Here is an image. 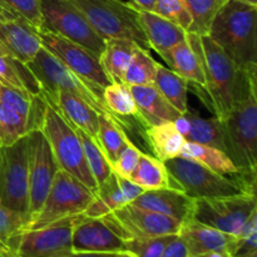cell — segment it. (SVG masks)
Returning a JSON list of instances; mask_svg holds the SVG:
<instances>
[{"label":"cell","mask_w":257,"mask_h":257,"mask_svg":"<svg viewBox=\"0 0 257 257\" xmlns=\"http://www.w3.org/2000/svg\"><path fill=\"white\" fill-rule=\"evenodd\" d=\"M186 39L197 54L205 74V90L210 95L215 117L225 120L231 110L256 94V70L238 67L208 35L187 33Z\"/></svg>","instance_id":"cell-1"},{"label":"cell","mask_w":257,"mask_h":257,"mask_svg":"<svg viewBox=\"0 0 257 257\" xmlns=\"http://www.w3.org/2000/svg\"><path fill=\"white\" fill-rule=\"evenodd\" d=\"M257 7L227 0L216 14L208 37L231 60L246 70L257 69Z\"/></svg>","instance_id":"cell-2"},{"label":"cell","mask_w":257,"mask_h":257,"mask_svg":"<svg viewBox=\"0 0 257 257\" xmlns=\"http://www.w3.org/2000/svg\"><path fill=\"white\" fill-rule=\"evenodd\" d=\"M27 65L39 82L42 94L53 95L59 89L68 90L84 100L98 114L109 118L130 138L131 133L133 132V123L128 119L117 117L110 112L103 99L102 88L82 79L43 47L38 50L34 58L27 63Z\"/></svg>","instance_id":"cell-3"},{"label":"cell","mask_w":257,"mask_h":257,"mask_svg":"<svg viewBox=\"0 0 257 257\" xmlns=\"http://www.w3.org/2000/svg\"><path fill=\"white\" fill-rule=\"evenodd\" d=\"M166 168L177 183L178 190L191 198H218L236 195H256V173L241 172L225 176L206 166L178 156L166 161Z\"/></svg>","instance_id":"cell-4"},{"label":"cell","mask_w":257,"mask_h":257,"mask_svg":"<svg viewBox=\"0 0 257 257\" xmlns=\"http://www.w3.org/2000/svg\"><path fill=\"white\" fill-rule=\"evenodd\" d=\"M83 13L93 29L104 40L123 38L151 52L138 10L123 0H69Z\"/></svg>","instance_id":"cell-5"},{"label":"cell","mask_w":257,"mask_h":257,"mask_svg":"<svg viewBox=\"0 0 257 257\" xmlns=\"http://www.w3.org/2000/svg\"><path fill=\"white\" fill-rule=\"evenodd\" d=\"M42 131L49 142L58 167L64 170L65 172L84 183L90 191L95 192L97 182L90 173L82 145L74 128L48 102Z\"/></svg>","instance_id":"cell-6"},{"label":"cell","mask_w":257,"mask_h":257,"mask_svg":"<svg viewBox=\"0 0 257 257\" xmlns=\"http://www.w3.org/2000/svg\"><path fill=\"white\" fill-rule=\"evenodd\" d=\"M257 95L236 105L222 120L225 152L240 171L255 172L257 167Z\"/></svg>","instance_id":"cell-7"},{"label":"cell","mask_w":257,"mask_h":257,"mask_svg":"<svg viewBox=\"0 0 257 257\" xmlns=\"http://www.w3.org/2000/svg\"><path fill=\"white\" fill-rule=\"evenodd\" d=\"M94 198V192L64 170H58L40 210L32 217L28 230H37L65 217L80 215Z\"/></svg>","instance_id":"cell-8"},{"label":"cell","mask_w":257,"mask_h":257,"mask_svg":"<svg viewBox=\"0 0 257 257\" xmlns=\"http://www.w3.org/2000/svg\"><path fill=\"white\" fill-rule=\"evenodd\" d=\"M42 29L82 45L98 58L104 50L105 40L69 0H42Z\"/></svg>","instance_id":"cell-9"},{"label":"cell","mask_w":257,"mask_h":257,"mask_svg":"<svg viewBox=\"0 0 257 257\" xmlns=\"http://www.w3.org/2000/svg\"><path fill=\"white\" fill-rule=\"evenodd\" d=\"M100 218L118 237L125 242L177 235L182 225L178 220L138 207L132 203L112 211Z\"/></svg>","instance_id":"cell-10"},{"label":"cell","mask_w":257,"mask_h":257,"mask_svg":"<svg viewBox=\"0 0 257 257\" xmlns=\"http://www.w3.org/2000/svg\"><path fill=\"white\" fill-rule=\"evenodd\" d=\"M256 208V195H236L195 200L192 220L237 236Z\"/></svg>","instance_id":"cell-11"},{"label":"cell","mask_w":257,"mask_h":257,"mask_svg":"<svg viewBox=\"0 0 257 257\" xmlns=\"http://www.w3.org/2000/svg\"><path fill=\"white\" fill-rule=\"evenodd\" d=\"M0 202L14 211L29 213L27 136L0 147Z\"/></svg>","instance_id":"cell-12"},{"label":"cell","mask_w":257,"mask_h":257,"mask_svg":"<svg viewBox=\"0 0 257 257\" xmlns=\"http://www.w3.org/2000/svg\"><path fill=\"white\" fill-rule=\"evenodd\" d=\"M27 157L29 188L28 212L33 217L45 201L59 167L42 130H34L27 135Z\"/></svg>","instance_id":"cell-13"},{"label":"cell","mask_w":257,"mask_h":257,"mask_svg":"<svg viewBox=\"0 0 257 257\" xmlns=\"http://www.w3.org/2000/svg\"><path fill=\"white\" fill-rule=\"evenodd\" d=\"M73 217H65L54 223L27 230L10 243L14 257H67L72 252Z\"/></svg>","instance_id":"cell-14"},{"label":"cell","mask_w":257,"mask_h":257,"mask_svg":"<svg viewBox=\"0 0 257 257\" xmlns=\"http://www.w3.org/2000/svg\"><path fill=\"white\" fill-rule=\"evenodd\" d=\"M38 33H39L42 47L47 49L50 54L54 55L68 69L79 75L82 79L102 89L113 83L110 78L105 74L99 58L92 52L49 30L42 29Z\"/></svg>","instance_id":"cell-15"},{"label":"cell","mask_w":257,"mask_h":257,"mask_svg":"<svg viewBox=\"0 0 257 257\" xmlns=\"http://www.w3.org/2000/svg\"><path fill=\"white\" fill-rule=\"evenodd\" d=\"M73 252H123L127 243L118 237L100 217L74 216L72 225Z\"/></svg>","instance_id":"cell-16"},{"label":"cell","mask_w":257,"mask_h":257,"mask_svg":"<svg viewBox=\"0 0 257 257\" xmlns=\"http://www.w3.org/2000/svg\"><path fill=\"white\" fill-rule=\"evenodd\" d=\"M177 235L185 243L188 257L222 251L232 253L237 241L236 236L228 235L195 220L183 222Z\"/></svg>","instance_id":"cell-17"},{"label":"cell","mask_w":257,"mask_h":257,"mask_svg":"<svg viewBox=\"0 0 257 257\" xmlns=\"http://www.w3.org/2000/svg\"><path fill=\"white\" fill-rule=\"evenodd\" d=\"M132 205L168 216L183 223L192 220L195 198H191L180 190L161 188L143 191L142 195L138 196Z\"/></svg>","instance_id":"cell-18"},{"label":"cell","mask_w":257,"mask_h":257,"mask_svg":"<svg viewBox=\"0 0 257 257\" xmlns=\"http://www.w3.org/2000/svg\"><path fill=\"white\" fill-rule=\"evenodd\" d=\"M138 19L151 49L168 63L171 49L186 39L187 32L153 12L138 10Z\"/></svg>","instance_id":"cell-19"},{"label":"cell","mask_w":257,"mask_h":257,"mask_svg":"<svg viewBox=\"0 0 257 257\" xmlns=\"http://www.w3.org/2000/svg\"><path fill=\"white\" fill-rule=\"evenodd\" d=\"M137 107L141 122L146 127L175 122L181 113L153 84L128 85Z\"/></svg>","instance_id":"cell-20"},{"label":"cell","mask_w":257,"mask_h":257,"mask_svg":"<svg viewBox=\"0 0 257 257\" xmlns=\"http://www.w3.org/2000/svg\"><path fill=\"white\" fill-rule=\"evenodd\" d=\"M48 103L64 117L69 124L79 128L95 140L98 132V114L78 95L68 90H57L53 95H44Z\"/></svg>","instance_id":"cell-21"},{"label":"cell","mask_w":257,"mask_h":257,"mask_svg":"<svg viewBox=\"0 0 257 257\" xmlns=\"http://www.w3.org/2000/svg\"><path fill=\"white\" fill-rule=\"evenodd\" d=\"M175 125L186 142L211 146L225 152L223 124L218 118H203L186 110L175 120Z\"/></svg>","instance_id":"cell-22"},{"label":"cell","mask_w":257,"mask_h":257,"mask_svg":"<svg viewBox=\"0 0 257 257\" xmlns=\"http://www.w3.org/2000/svg\"><path fill=\"white\" fill-rule=\"evenodd\" d=\"M143 138L151 148L152 156L161 162H166L181 156L185 138L176 128L175 122L150 125L143 131Z\"/></svg>","instance_id":"cell-23"},{"label":"cell","mask_w":257,"mask_h":257,"mask_svg":"<svg viewBox=\"0 0 257 257\" xmlns=\"http://www.w3.org/2000/svg\"><path fill=\"white\" fill-rule=\"evenodd\" d=\"M128 180L140 186L143 191L161 190V188L178 190L177 183L170 175L165 163L150 153H141L137 167Z\"/></svg>","instance_id":"cell-24"},{"label":"cell","mask_w":257,"mask_h":257,"mask_svg":"<svg viewBox=\"0 0 257 257\" xmlns=\"http://www.w3.org/2000/svg\"><path fill=\"white\" fill-rule=\"evenodd\" d=\"M0 82L3 85L18 90L25 95H38L42 87L25 63L10 55L0 53Z\"/></svg>","instance_id":"cell-25"},{"label":"cell","mask_w":257,"mask_h":257,"mask_svg":"<svg viewBox=\"0 0 257 257\" xmlns=\"http://www.w3.org/2000/svg\"><path fill=\"white\" fill-rule=\"evenodd\" d=\"M137 48L138 45L123 38L105 40L104 50L100 54L99 62L112 82L123 83V75Z\"/></svg>","instance_id":"cell-26"},{"label":"cell","mask_w":257,"mask_h":257,"mask_svg":"<svg viewBox=\"0 0 257 257\" xmlns=\"http://www.w3.org/2000/svg\"><path fill=\"white\" fill-rule=\"evenodd\" d=\"M128 203L130 201L125 197L124 192L118 182L117 175L112 172L102 183L97 186L94 198L85 208L83 215L95 218L102 217V216L118 210Z\"/></svg>","instance_id":"cell-27"},{"label":"cell","mask_w":257,"mask_h":257,"mask_svg":"<svg viewBox=\"0 0 257 257\" xmlns=\"http://www.w3.org/2000/svg\"><path fill=\"white\" fill-rule=\"evenodd\" d=\"M181 156L188 158V160L196 161L220 175L235 176L241 172H245V171H240L233 165L226 152L218 150V148L211 147V146L185 142L182 151H181Z\"/></svg>","instance_id":"cell-28"},{"label":"cell","mask_w":257,"mask_h":257,"mask_svg":"<svg viewBox=\"0 0 257 257\" xmlns=\"http://www.w3.org/2000/svg\"><path fill=\"white\" fill-rule=\"evenodd\" d=\"M167 65L185 80L200 85L201 88L205 89L206 80L202 64L187 39L178 43L171 49Z\"/></svg>","instance_id":"cell-29"},{"label":"cell","mask_w":257,"mask_h":257,"mask_svg":"<svg viewBox=\"0 0 257 257\" xmlns=\"http://www.w3.org/2000/svg\"><path fill=\"white\" fill-rule=\"evenodd\" d=\"M153 84L181 114L188 110V82L178 75L175 70L157 63Z\"/></svg>","instance_id":"cell-30"},{"label":"cell","mask_w":257,"mask_h":257,"mask_svg":"<svg viewBox=\"0 0 257 257\" xmlns=\"http://www.w3.org/2000/svg\"><path fill=\"white\" fill-rule=\"evenodd\" d=\"M95 141L109 165L117 160L128 143H132L122 130H119L109 118L102 114L98 117V132Z\"/></svg>","instance_id":"cell-31"},{"label":"cell","mask_w":257,"mask_h":257,"mask_svg":"<svg viewBox=\"0 0 257 257\" xmlns=\"http://www.w3.org/2000/svg\"><path fill=\"white\" fill-rule=\"evenodd\" d=\"M29 132V117L0 100V147L13 145Z\"/></svg>","instance_id":"cell-32"},{"label":"cell","mask_w":257,"mask_h":257,"mask_svg":"<svg viewBox=\"0 0 257 257\" xmlns=\"http://www.w3.org/2000/svg\"><path fill=\"white\" fill-rule=\"evenodd\" d=\"M103 99L114 115L123 118V119H127V117H132L133 119L141 122L135 99H133L132 93L127 84L118 82L110 83L103 89Z\"/></svg>","instance_id":"cell-33"},{"label":"cell","mask_w":257,"mask_h":257,"mask_svg":"<svg viewBox=\"0 0 257 257\" xmlns=\"http://www.w3.org/2000/svg\"><path fill=\"white\" fill-rule=\"evenodd\" d=\"M190 12L191 23L187 33L197 35H207L216 14L227 0H183Z\"/></svg>","instance_id":"cell-34"},{"label":"cell","mask_w":257,"mask_h":257,"mask_svg":"<svg viewBox=\"0 0 257 257\" xmlns=\"http://www.w3.org/2000/svg\"><path fill=\"white\" fill-rule=\"evenodd\" d=\"M72 127L74 128L75 133H77L78 138H79L80 145H82L83 148V153H84L85 161H87V165L98 186L112 173V168H110L109 162L107 161L105 156L103 155L99 145H98L94 138L90 137L89 135L83 132L79 128L74 127V125H72Z\"/></svg>","instance_id":"cell-35"},{"label":"cell","mask_w":257,"mask_h":257,"mask_svg":"<svg viewBox=\"0 0 257 257\" xmlns=\"http://www.w3.org/2000/svg\"><path fill=\"white\" fill-rule=\"evenodd\" d=\"M157 62L151 57L150 52L141 49L135 50L133 57L123 75V83L127 85L152 84L155 80Z\"/></svg>","instance_id":"cell-36"},{"label":"cell","mask_w":257,"mask_h":257,"mask_svg":"<svg viewBox=\"0 0 257 257\" xmlns=\"http://www.w3.org/2000/svg\"><path fill=\"white\" fill-rule=\"evenodd\" d=\"M30 220L29 213L14 211L0 202V240L9 247L15 237L28 230Z\"/></svg>","instance_id":"cell-37"},{"label":"cell","mask_w":257,"mask_h":257,"mask_svg":"<svg viewBox=\"0 0 257 257\" xmlns=\"http://www.w3.org/2000/svg\"><path fill=\"white\" fill-rule=\"evenodd\" d=\"M155 13L177 24L186 32L192 23L190 12L183 0H156Z\"/></svg>","instance_id":"cell-38"},{"label":"cell","mask_w":257,"mask_h":257,"mask_svg":"<svg viewBox=\"0 0 257 257\" xmlns=\"http://www.w3.org/2000/svg\"><path fill=\"white\" fill-rule=\"evenodd\" d=\"M0 4L27 20L38 32L42 30V0H0Z\"/></svg>","instance_id":"cell-39"},{"label":"cell","mask_w":257,"mask_h":257,"mask_svg":"<svg viewBox=\"0 0 257 257\" xmlns=\"http://www.w3.org/2000/svg\"><path fill=\"white\" fill-rule=\"evenodd\" d=\"M173 236L175 235L127 241V251L132 252L135 257H162L166 246L172 240Z\"/></svg>","instance_id":"cell-40"},{"label":"cell","mask_w":257,"mask_h":257,"mask_svg":"<svg viewBox=\"0 0 257 257\" xmlns=\"http://www.w3.org/2000/svg\"><path fill=\"white\" fill-rule=\"evenodd\" d=\"M141 153H142V151L137 146L133 145V143H128V146L120 152L117 160L110 165L112 172H114L119 177L130 178L133 171L137 167Z\"/></svg>","instance_id":"cell-41"},{"label":"cell","mask_w":257,"mask_h":257,"mask_svg":"<svg viewBox=\"0 0 257 257\" xmlns=\"http://www.w3.org/2000/svg\"><path fill=\"white\" fill-rule=\"evenodd\" d=\"M162 257H188L187 250L180 236L175 235L163 251Z\"/></svg>","instance_id":"cell-42"},{"label":"cell","mask_w":257,"mask_h":257,"mask_svg":"<svg viewBox=\"0 0 257 257\" xmlns=\"http://www.w3.org/2000/svg\"><path fill=\"white\" fill-rule=\"evenodd\" d=\"M130 3L136 9L155 13L156 0H130Z\"/></svg>","instance_id":"cell-43"},{"label":"cell","mask_w":257,"mask_h":257,"mask_svg":"<svg viewBox=\"0 0 257 257\" xmlns=\"http://www.w3.org/2000/svg\"><path fill=\"white\" fill-rule=\"evenodd\" d=\"M119 252H70L67 257H118Z\"/></svg>","instance_id":"cell-44"},{"label":"cell","mask_w":257,"mask_h":257,"mask_svg":"<svg viewBox=\"0 0 257 257\" xmlns=\"http://www.w3.org/2000/svg\"><path fill=\"white\" fill-rule=\"evenodd\" d=\"M196 257H233V256L232 253L222 251V252H208V253H205V255H200Z\"/></svg>","instance_id":"cell-45"},{"label":"cell","mask_w":257,"mask_h":257,"mask_svg":"<svg viewBox=\"0 0 257 257\" xmlns=\"http://www.w3.org/2000/svg\"><path fill=\"white\" fill-rule=\"evenodd\" d=\"M0 252H4V253H10V255H13L12 251H10V248L8 247L7 245H5L4 242H3L2 240H0Z\"/></svg>","instance_id":"cell-46"},{"label":"cell","mask_w":257,"mask_h":257,"mask_svg":"<svg viewBox=\"0 0 257 257\" xmlns=\"http://www.w3.org/2000/svg\"><path fill=\"white\" fill-rule=\"evenodd\" d=\"M118 257H135V255L130 251H123V252L118 253Z\"/></svg>","instance_id":"cell-47"},{"label":"cell","mask_w":257,"mask_h":257,"mask_svg":"<svg viewBox=\"0 0 257 257\" xmlns=\"http://www.w3.org/2000/svg\"><path fill=\"white\" fill-rule=\"evenodd\" d=\"M240 2L246 3L248 5H253V7H257V0H240Z\"/></svg>","instance_id":"cell-48"},{"label":"cell","mask_w":257,"mask_h":257,"mask_svg":"<svg viewBox=\"0 0 257 257\" xmlns=\"http://www.w3.org/2000/svg\"><path fill=\"white\" fill-rule=\"evenodd\" d=\"M0 257H14L13 255H10V253H4V252H0Z\"/></svg>","instance_id":"cell-49"},{"label":"cell","mask_w":257,"mask_h":257,"mask_svg":"<svg viewBox=\"0 0 257 257\" xmlns=\"http://www.w3.org/2000/svg\"><path fill=\"white\" fill-rule=\"evenodd\" d=\"M245 257H257V252H253V253H251V255L245 256Z\"/></svg>","instance_id":"cell-50"},{"label":"cell","mask_w":257,"mask_h":257,"mask_svg":"<svg viewBox=\"0 0 257 257\" xmlns=\"http://www.w3.org/2000/svg\"><path fill=\"white\" fill-rule=\"evenodd\" d=\"M2 88H3V84H2V82H0V94H2Z\"/></svg>","instance_id":"cell-51"}]
</instances>
